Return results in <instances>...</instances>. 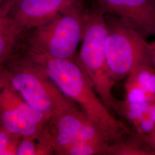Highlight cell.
I'll return each mask as SVG.
<instances>
[{
    "instance_id": "obj_13",
    "label": "cell",
    "mask_w": 155,
    "mask_h": 155,
    "mask_svg": "<svg viewBox=\"0 0 155 155\" xmlns=\"http://www.w3.org/2000/svg\"><path fill=\"white\" fill-rule=\"evenodd\" d=\"M49 151L39 135L36 137H21L17 147L16 155H48Z\"/></svg>"
},
{
    "instance_id": "obj_1",
    "label": "cell",
    "mask_w": 155,
    "mask_h": 155,
    "mask_svg": "<svg viewBox=\"0 0 155 155\" xmlns=\"http://www.w3.org/2000/svg\"><path fill=\"white\" fill-rule=\"evenodd\" d=\"M25 61L42 71L85 113L110 144L132 133L106 107L75 59H57L29 51Z\"/></svg>"
},
{
    "instance_id": "obj_11",
    "label": "cell",
    "mask_w": 155,
    "mask_h": 155,
    "mask_svg": "<svg viewBox=\"0 0 155 155\" xmlns=\"http://www.w3.org/2000/svg\"><path fill=\"white\" fill-rule=\"evenodd\" d=\"M22 29L6 8H0V65L9 58Z\"/></svg>"
},
{
    "instance_id": "obj_2",
    "label": "cell",
    "mask_w": 155,
    "mask_h": 155,
    "mask_svg": "<svg viewBox=\"0 0 155 155\" xmlns=\"http://www.w3.org/2000/svg\"><path fill=\"white\" fill-rule=\"evenodd\" d=\"M94 5L84 14L81 45L75 59L106 107L118 115L120 100L113 92L116 82L110 74L106 58L105 13L95 2Z\"/></svg>"
},
{
    "instance_id": "obj_9",
    "label": "cell",
    "mask_w": 155,
    "mask_h": 155,
    "mask_svg": "<svg viewBox=\"0 0 155 155\" xmlns=\"http://www.w3.org/2000/svg\"><path fill=\"white\" fill-rule=\"evenodd\" d=\"M86 5V0H20L12 16L22 29L36 28L63 12Z\"/></svg>"
},
{
    "instance_id": "obj_5",
    "label": "cell",
    "mask_w": 155,
    "mask_h": 155,
    "mask_svg": "<svg viewBox=\"0 0 155 155\" xmlns=\"http://www.w3.org/2000/svg\"><path fill=\"white\" fill-rule=\"evenodd\" d=\"M5 73L12 87L29 105L51 120L78 106L44 72L26 61Z\"/></svg>"
},
{
    "instance_id": "obj_10",
    "label": "cell",
    "mask_w": 155,
    "mask_h": 155,
    "mask_svg": "<svg viewBox=\"0 0 155 155\" xmlns=\"http://www.w3.org/2000/svg\"><path fill=\"white\" fill-rule=\"evenodd\" d=\"M125 99L131 102L150 104L155 99V68L140 67L125 79Z\"/></svg>"
},
{
    "instance_id": "obj_6",
    "label": "cell",
    "mask_w": 155,
    "mask_h": 155,
    "mask_svg": "<svg viewBox=\"0 0 155 155\" xmlns=\"http://www.w3.org/2000/svg\"><path fill=\"white\" fill-rule=\"evenodd\" d=\"M51 118L22 98L8 83L0 93V127L20 137H36Z\"/></svg>"
},
{
    "instance_id": "obj_4",
    "label": "cell",
    "mask_w": 155,
    "mask_h": 155,
    "mask_svg": "<svg viewBox=\"0 0 155 155\" xmlns=\"http://www.w3.org/2000/svg\"><path fill=\"white\" fill-rule=\"evenodd\" d=\"M86 5L63 12L35 28L30 52L57 59H73L81 42Z\"/></svg>"
},
{
    "instance_id": "obj_15",
    "label": "cell",
    "mask_w": 155,
    "mask_h": 155,
    "mask_svg": "<svg viewBox=\"0 0 155 155\" xmlns=\"http://www.w3.org/2000/svg\"><path fill=\"white\" fill-rule=\"evenodd\" d=\"M140 136L145 145L155 154V127L148 133L140 135Z\"/></svg>"
},
{
    "instance_id": "obj_16",
    "label": "cell",
    "mask_w": 155,
    "mask_h": 155,
    "mask_svg": "<svg viewBox=\"0 0 155 155\" xmlns=\"http://www.w3.org/2000/svg\"><path fill=\"white\" fill-rule=\"evenodd\" d=\"M8 83V79L5 73L0 71V93Z\"/></svg>"
},
{
    "instance_id": "obj_8",
    "label": "cell",
    "mask_w": 155,
    "mask_h": 155,
    "mask_svg": "<svg viewBox=\"0 0 155 155\" xmlns=\"http://www.w3.org/2000/svg\"><path fill=\"white\" fill-rule=\"evenodd\" d=\"M105 13L130 25L147 39L155 36V0H95Z\"/></svg>"
},
{
    "instance_id": "obj_3",
    "label": "cell",
    "mask_w": 155,
    "mask_h": 155,
    "mask_svg": "<svg viewBox=\"0 0 155 155\" xmlns=\"http://www.w3.org/2000/svg\"><path fill=\"white\" fill-rule=\"evenodd\" d=\"M105 18L106 62L116 82L125 80L139 67L153 66L152 45L147 39L116 16L105 13Z\"/></svg>"
},
{
    "instance_id": "obj_7",
    "label": "cell",
    "mask_w": 155,
    "mask_h": 155,
    "mask_svg": "<svg viewBox=\"0 0 155 155\" xmlns=\"http://www.w3.org/2000/svg\"><path fill=\"white\" fill-rule=\"evenodd\" d=\"M45 128L55 155L65 145L76 141L110 145L78 106L52 118Z\"/></svg>"
},
{
    "instance_id": "obj_12",
    "label": "cell",
    "mask_w": 155,
    "mask_h": 155,
    "mask_svg": "<svg viewBox=\"0 0 155 155\" xmlns=\"http://www.w3.org/2000/svg\"><path fill=\"white\" fill-rule=\"evenodd\" d=\"M109 155H155L141 139L140 135L132 132L116 143L110 144Z\"/></svg>"
},
{
    "instance_id": "obj_17",
    "label": "cell",
    "mask_w": 155,
    "mask_h": 155,
    "mask_svg": "<svg viewBox=\"0 0 155 155\" xmlns=\"http://www.w3.org/2000/svg\"><path fill=\"white\" fill-rule=\"evenodd\" d=\"M151 45H152V51H153V67L155 68V41H154L153 43H152Z\"/></svg>"
},
{
    "instance_id": "obj_18",
    "label": "cell",
    "mask_w": 155,
    "mask_h": 155,
    "mask_svg": "<svg viewBox=\"0 0 155 155\" xmlns=\"http://www.w3.org/2000/svg\"><path fill=\"white\" fill-rule=\"evenodd\" d=\"M8 2H11L12 4H16L17 2H18L20 0H7Z\"/></svg>"
},
{
    "instance_id": "obj_19",
    "label": "cell",
    "mask_w": 155,
    "mask_h": 155,
    "mask_svg": "<svg viewBox=\"0 0 155 155\" xmlns=\"http://www.w3.org/2000/svg\"><path fill=\"white\" fill-rule=\"evenodd\" d=\"M2 1H3V0H0V3H1V2Z\"/></svg>"
},
{
    "instance_id": "obj_14",
    "label": "cell",
    "mask_w": 155,
    "mask_h": 155,
    "mask_svg": "<svg viewBox=\"0 0 155 155\" xmlns=\"http://www.w3.org/2000/svg\"><path fill=\"white\" fill-rule=\"evenodd\" d=\"M21 137L0 127V155H16Z\"/></svg>"
}]
</instances>
